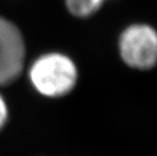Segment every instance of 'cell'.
<instances>
[{"instance_id": "obj_2", "label": "cell", "mask_w": 157, "mask_h": 156, "mask_svg": "<svg viewBox=\"0 0 157 156\" xmlns=\"http://www.w3.org/2000/svg\"><path fill=\"white\" fill-rule=\"evenodd\" d=\"M120 54L127 65L147 70L157 63V32L147 25H132L122 32Z\"/></svg>"}, {"instance_id": "obj_5", "label": "cell", "mask_w": 157, "mask_h": 156, "mask_svg": "<svg viewBox=\"0 0 157 156\" xmlns=\"http://www.w3.org/2000/svg\"><path fill=\"white\" fill-rule=\"evenodd\" d=\"M8 117V111H7V105H6L5 101L3 97L0 95V130L4 127L6 124Z\"/></svg>"}, {"instance_id": "obj_3", "label": "cell", "mask_w": 157, "mask_h": 156, "mask_svg": "<svg viewBox=\"0 0 157 156\" xmlns=\"http://www.w3.org/2000/svg\"><path fill=\"white\" fill-rule=\"evenodd\" d=\"M25 48L19 29L0 16V86L11 83L22 71Z\"/></svg>"}, {"instance_id": "obj_1", "label": "cell", "mask_w": 157, "mask_h": 156, "mask_svg": "<svg viewBox=\"0 0 157 156\" xmlns=\"http://www.w3.org/2000/svg\"><path fill=\"white\" fill-rule=\"evenodd\" d=\"M77 68L67 56L51 53L40 57L29 70L33 86L48 97H61L74 88L77 82Z\"/></svg>"}, {"instance_id": "obj_4", "label": "cell", "mask_w": 157, "mask_h": 156, "mask_svg": "<svg viewBox=\"0 0 157 156\" xmlns=\"http://www.w3.org/2000/svg\"><path fill=\"white\" fill-rule=\"evenodd\" d=\"M105 0H66V6L73 15L88 17L101 7Z\"/></svg>"}]
</instances>
